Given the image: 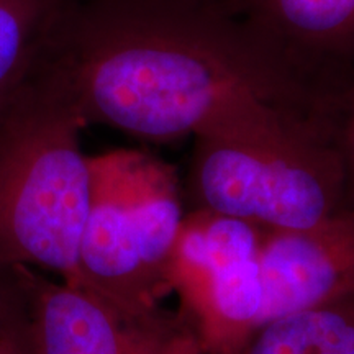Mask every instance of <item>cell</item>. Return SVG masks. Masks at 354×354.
<instances>
[{"instance_id": "cell-1", "label": "cell", "mask_w": 354, "mask_h": 354, "mask_svg": "<svg viewBox=\"0 0 354 354\" xmlns=\"http://www.w3.org/2000/svg\"><path fill=\"white\" fill-rule=\"evenodd\" d=\"M41 68L86 127L141 140L194 135L250 99L333 117L330 102L240 17L162 0H68Z\"/></svg>"}, {"instance_id": "cell-2", "label": "cell", "mask_w": 354, "mask_h": 354, "mask_svg": "<svg viewBox=\"0 0 354 354\" xmlns=\"http://www.w3.org/2000/svg\"><path fill=\"white\" fill-rule=\"evenodd\" d=\"M192 210L234 216L263 232H297L343 207L333 120L243 100L194 131Z\"/></svg>"}, {"instance_id": "cell-3", "label": "cell", "mask_w": 354, "mask_h": 354, "mask_svg": "<svg viewBox=\"0 0 354 354\" xmlns=\"http://www.w3.org/2000/svg\"><path fill=\"white\" fill-rule=\"evenodd\" d=\"M86 128L39 64L0 113V266H28L79 284V246L91 203Z\"/></svg>"}, {"instance_id": "cell-4", "label": "cell", "mask_w": 354, "mask_h": 354, "mask_svg": "<svg viewBox=\"0 0 354 354\" xmlns=\"http://www.w3.org/2000/svg\"><path fill=\"white\" fill-rule=\"evenodd\" d=\"M88 161L91 203L79 246V284L125 308H156L172 292L184 218L176 169L135 149Z\"/></svg>"}, {"instance_id": "cell-5", "label": "cell", "mask_w": 354, "mask_h": 354, "mask_svg": "<svg viewBox=\"0 0 354 354\" xmlns=\"http://www.w3.org/2000/svg\"><path fill=\"white\" fill-rule=\"evenodd\" d=\"M261 234L253 225L212 212L180 223L171 287L192 320L203 354H240L259 326Z\"/></svg>"}, {"instance_id": "cell-6", "label": "cell", "mask_w": 354, "mask_h": 354, "mask_svg": "<svg viewBox=\"0 0 354 354\" xmlns=\"http://www.w3.org/2000/svg\"><path fill=\"white\" fill-rule=\"evenodd\" d=\"M15 269L33 354H203L183 308H125L77 282L51 281L28 266Z\"/></svg>"}, {"instance_id": "cell-7", "label": "cell", "mask_w": 354, "mask_h": 354, "mask_svg": "<svg viewBox=\"0 0 354 354\" xmlns=\"http://www.w3.org/2000/svg\"><path fill=\"white\" fill-rule=\"evenodd\" d=\"M259 268V326L354 295V209L297 232H264Z\"/></svg>"}, {"instance_id": "cell-8", "label": "cell", "mask_w": 354, "mask_h": 354, "mask_svg": "<svg viewBox=\"0 0 354 354\" xmlns=\"http://www.w3.org/2000/svg\"><path fill=\"white\" fill-rule=\"evenodd\" d=\"M240 19L336 105L354 73V0H246Z\"/></svg>"}, {"instance_id": "cell-9", "label": "cell", "mask_w": 354, "mask_h": 354, "mask_svg": "<svg viewBox=\"0 0 354 354\" xmlns=\"http://www.w3.org/2000/svg\"><path fill=\"white\" fill-rule=\"evenodd\" d=\"M68 0H0V113L37 73Z\"/></svg>"}, {"instance_id": "cell-10", "label": "cell", "mask_w": 354, "mask_h": 354, "mask_svg": "<svg viewBox=\"0 0 354 354\" xmlns=\"http://www.w3.org/2000/svg\"><path fill=\"white\" fill-rule=\"evenodd\" d=\"M240 354H354V295L268 322Z\"/></svg>"}, {"instance_id": "cell-11", "label": "cell", "mask_w": 354, "mask_h": 354, "mask_svg": "<svg viewBox=\"0 0 354 354\" xmlns=\"http://www.w3.org/2000/svg\"><path fill=\"white\" fill-rule=\"evenodd\" d=\"M0 354H33L28 302L15 266H0Z\"/></svg>"}, {"instance_id": "cell-12", "label": "cell", "mask_w": 354, "mask_h": 354, "mask_svg": "<svg viewBox=\"0 0 354 354\" xmlns=\"http://www.w3.org/2000/svg\"><path fill=\"white\" fill-rule=\"evenodd\" d=\"M335 145L343 166L342 209H354V73L335 112Z\"/></svg>"}, {"instance_id": "cell-13", "label": "cell", "mask_w": 354, "mask_h": 354, "mask_svg": "<svg viewBox=\"0 0 354 354\" xmlns=\"http://www.w3.org/2000/svg\"><path fill=\"white\" fill-rule=\"evenodd\" d=\"M162 2L174 3V6L205 8V10H214L220 13H228V15L241 17L246 0H162Z\"/></svg>"}]
</instances>
